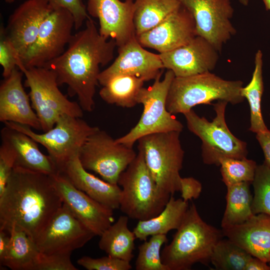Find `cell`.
<instances>
[{"label":"cell","mask_w":270,"mask_h":270,"mask_svg":"<svg viewBox=\"0 0 270 270\" xmlns=\"http://www.w3.org/2000/svg\"><path fill=\"white\" fill-rule=\"evenodd\" d=\"M252 184L254 191L252 204V213L270 215V168L264 162L258 165Z\"/></svg>","instance_id":"35"},{"label":"cell","mask_w":270,"mask_h":270,"mask_svg":"<svg viewBox=\"0 0 270 270\" xmlns=\"http://www.w3.org/2000/svg\"><path fill=\"white\" fill-rule=\"evenodd\" d=\"M70 252H40L34 270H77L71 261Z\"/></svg>","instance_id":"36"},{"label":"cell","mask_w":270,"mask_h":270,"mask_svg":"<svg viewBox=\"0 0 270 270\" xmlns=\"http://www.w3.org/2000/svg\"><path fill=\"white\" fill-rule=\"evenodd\" d=\"M55 8H64L72 15L74 29L78 30L84 22L90 18L86 6L82 0H48Z\"/></svg>","instance_id":"39"},{"label":"cell","mask_w":270,"mask_h":270,"mask_svg":"<svg viewBox=\"0 0 270 270\" xmlns=\"http://www.w3.org/2000/svg\"><path fill=\"white\" fill-rule=\"evenodd\" d=\"M268 264L270 265V262L268 263Z\"/></svg>","instance_id":"48"},{"label":"cell","mask_w":270,"mask_h":270,"mask_svg":"<svg viewBox=\"0 0 270 270\" xmlns=\"http://www.w3.org/2000/svg\"><path fill=\"white\" fill-rule=\"evenodd\" d=\"M10 242L0 264L12 270H34L40 253L36 243L22 230L10 228Z\"/></svg>","instance_id":"27"},{"label":"cell","mask_w":270,"mask_h":270,"mask_svg":"<svg viewBox=\"0 0 270 270\" xmlns=\"http://www.w3.org/2000/svg\"><path fill=\"white\" fill-rule=\"evenodd\" d=\"M249 182H241L227 186L226 206L221 226L241 224L254 214L252 210V196Z\"/></svg>","instance_id":"30"},{"label":"cell","mask_w":270,"mask_h":270,"mask_svg":"<svg viewBox=\"0 0 270 270\" xmlns=\"http://www.w3.org/2000/svg\"><path fill=\"white\" fill-rule=\"evenodd\" d=\"M0 32V64L3 68L2 76L6 78L22 60L7 37L4 26H1Z\"/></svg>","instance_id":"38"},{"label":"cell","mask_w":270,"mask_h":270,"mask_svg":"<svg viewBox=\"0 0 270 270\" xmlns=\"http://www.w3.org/2000/svg\"><path fill=\"white\" fill-rule=\"evenodd\" d=\"M256 138L264 154V162L270 168V130L256 133Z\"/></svg>","instance_id":"42"},{"label":"cell","mask_w":270,"mask_h":270,"mask_svg":"<svg viewBox=\"0 0 270 270\" xmlns=\"http://www.w3.org/2000/svg\"><path fill=\"white\" fill-rule=\"evenodd\" d=\"M262 1L264 4L266 9L267 10H270V0H262Z\"/></svg>","instance_id":"45"},{"label":"cell","mask_w":270,"mask_h":270,"mask_svg":"<svg viewBox=\"0 0 270 270\" xmlns=\"http://www.w3.org/2000/svg\"><path fill=\"white\" fill-rule=\"evenodd\" d=\"M243 82L224 80L212 72L186 77L174 76L166 100L167 110L172 114H184L198 104H210L224 100L232 104L242 102Z\"/></svg>","instance_id":"4"},{"label":"cell","mask_w":270,"mask_h":270,"mask_svg":"<svg viewBox=\"0 0 270 270\" xmlns=\"http://www.w3.org/2000/svg\"><path fill=\"white\" fill-rule=\"evenodd\" d=\"M10 242V234L5 230H0V262L5 258Z\"/></svg>","instance_id":"44"},{"label":"cell","mask_w":270,"mask_h":270,"mask_svg":"<svg viewBox=\"0 0 270 270\" xmlns=\"http://www.w3.org/2000/svg\"><path fill=\"white\" fill-rule=\"evenodd\" d=\"M94 236L63 203L35 243L40 252H72Z\"/></svg>","instance_id":"14"},{"label":"cell","mask_w":270,"mask_h":270,"mask_svg":"<svg viewBox=\"0 0 270 270\" xmlns=\"http://www.w3.org/2000/svg\"><path fill=\"white\" fill-rule=\"evenodd\" d=\"M18 67L25 76L24 84L30 90L32 107L44 132L52 128L62 115L82 117L79 104L70 100L59 90L54 71L44 67L26 68L22 62Z\"/></svg>","instance_id":"7"},{"label":"cell","mask_w":270,"mask_h":270,"mask_svg":"<svg viewBox=\"0 0 270 270\" xmlns=\"http://www.w3.org/2000/svg\"><path fill=\"white\" fill-rule=\"evenodd\" d=\"M144 82V80L133 76H116L102 86L100 96L108 104L131 108L138 104V96Z\"/></svg>","instance_id":"28"},{"label":"cell","mask_w":270,"mask_h":270,"mask_svg":"<svg viewBox=\"0 0 270 270\" xmlns=\"http://www.w3.org/2000/svg\"><path fill=\"white\" fill-rule=\"evenodd\" d=\"M58 173L96 200L114 210L120 208L122 191L120 186L100 179L88 172L82 166L79 156L61 166Z\"/></svg>","instance_id":"24"},{"label":"cell","mask_w":270,"mask_h":270,"mask_svg":"<svg viewBox=\"0 0 270 270\" xmlns=\"http://www.w3.org/2000/svg\"><path fill=\"white\" fill-rule=\"evenodd\" d=\"M167 240L166 234H156L140 245L135 262L136 270H168L162 262L160 252L162 245Z\"/></svg>","instance_id":"34"},{"label":"cell","mask_w":270,"mask_h":270,"mask_svg":"<svg viewBox=\"0 0 270 270\" xmlns=\"http://www.w3.org/2000/svg\"><path fill=\"white\" fill-rule=\"evenodd\" d=\"M180 132L148 134L138 140V150L158 186L171 196L180 192L184 152Z\"/></svg>","instance_id":"8"},{"label":"cell","mask_w":270,"mask_h":270,"mask_svg":"<svg viewBox=\"0 0 270 270\" xmlns=\"http://www.w3.org/2000/svg\"><path fill=\"white\" fill-rule=\"evenodd\" d=\"M54 8L48 0H26L10 16L5 32L22 60L35 42L43 21Z\"/></svg>","instance_id":"20"},{"label":"cell","mask_w":270,"mask_h":270,"mask_svg":"<svg viewBox=\"0 0 270 270\" xmlns=\"http://www.w3.org/2000/svg\"><path fill=\"white\" fill-rule=\"evenodd\" d=\"M220 166L222 180L227 187L241 182L252 184L258 165L247 158H224L220 160Z\"/></svg>","instance_id":"33"},{"label":"cell","mask_w":270,"mask_h":270,"mask_svg":"<svg viewBox=\"0 0 270 270\" xmlns=\"http://www.w3.org/2000/svg\"><path fill=\"white\" fill-rule=\"evenodd\" d=\"M223 236L222 230L202 219L192 203L172 240L164 247L162 262L168 270H189L197 263L208 266Z\"/></svg>","instance_id":"3"},{"label":"cell","mask_w":270,"mask_h":270,"mask_svg":"<svg viewBox=\"0 0 270 270\" xmlns=\"http://www.w3.org/2000/svg\"><path fill=\"white\" fill-rule=\"evenodd\" d=\"M62 204L52 175L14 167L0 195V230L17 228L35 242Z\"/></svg>","instance_id":"1"},{"label":"cell","mask_w":270,"mask_h":270,"mask_svg":"<svg viewBox=\"0 0 270 270\" xmlns=\"http://www.w3.org/2000/svg\"><path fill=\"white\" fill-rule=\"evenodd\" d=\"M15 166V158L5 146H0V195L4 192Z\"/></svg>","instance_id":"40"},{"label":"cell","mask_w":270,"mask_h":270,"mask_svg":"<svg viewBox=\"0 0 270 270\" xmlns=\"http://www.w3.org/2000/svg\"><path fill=\"white\" fill-rule=\"evenodd\" d=\"M192 15L197 36L218 52L236 33L231 20L234 9L230 0H178Z\"/></svg>","instance_id":"13"},{"label":"cell","mask_w":270,"mask_h":270,"mask_svg":"<svg viewBox=\"0 0 270 270\" xmlns=\"http://www.w3.org/2000/svg\"><path fill=\"white\" fill-rule=\"evenodd\" d=\"M16 0H4V1L6 2H8V3H12V2H14Z\"/></svg>","instance_id":"47"},{"label":"cell","mask_w":270,"mask_h":270,"mask_svg":"<svg viewBox=\"0 0 270 270\" xmlns=\"http://www.w3.org/2000/svg\"><path fill=\"white\" fill-rule=\"evenodd\" d=\"M23 74L16 68L0 85V121L14 122L42 130L40 120L22 86Z\"/></svg>","instance_id":"21"},{"label":"cell","mask_w":270,"mask_h":270,"mask_svg":"<svg viewBox=\"0 0 270 270\" xmlns=\"http://www.w3.org/2000/svg\"><path fill=\"white\" fill-rule=\"evenodd\" d=\"M86 10L99 20V32L123 46L136 38L134 22V0H88Z\"/></svg>","instance_id":"15"},{"label":"cell","mask_w":270,"mask_h":270,"mask_svg":"<svg viewBox=\"0 0 270 270\" xmlns=\"http://www.w3.org/2000/svg\"><path fill=\"white\" fill-rule=\"evenodd\" d=\"M189 208L188 202L172 196L162 210L156 216L145 220H139L133 229L137 239L146 240L148 236L166 234L180 226Z\"/></svg>","instance_id":"25"},{"label":"cell","mask_w":270,"mask_h":270,"mask_svg":"<svg viewBox=\"0 0 270 270\" xmlns=\"http://www.w3.org/2000/svg\"><path fill=\"white\" fill-rule=\"evenodd\" d=\"M74 20L64 8H54L42 24L37 38L22 60L26 68L44 67L60 56L72 36Z\"/></svg>","instance_id":"12"},{"label":"cell","mask_w":270,"mask_h":270,"mask_svg":"<svg viewBox=\"0 0 270 270\" xmlns=\"http://www.w3.org/2000/svg\"><path fill=\"white\" fill-rule=\"evenodd\" d=\"M263 92L262 54L260 50H258L255 54L254 68L252 79L248 84L241 89V94L247 100L250 108L249 130L256 134L268 130L262 114L261 100Z\"/></svg>","instance_id":"31"},{"label":"cell","mask_w":270,"mask_h":270,"mask_svg":"<svg viewBox=\"0 0 270 270\" xmlns=\"http://www.w3.org/2000/svg\"><path fill=\"white\" fill-rule=\"evenodd\" d=\"M228 102L218 100L214 104L216 116L212 122L200 116L192 109L184 114L188 130L202 140V157L204 164L220 166L224 158H246L247 144L234 136L225 119Z\"/></svg>","instance_id":"6"},{"label":"cell","mask_w":270,"mask_h":270,"mask_svg":"<svg viewBox=\"0 0 270 270\" xmlns=\"http://www.w3.org/2000/svg\"><path fill=\"white\" fill-rule=\"evenodd\" d=\"M134 22L136 36L158 24L178 8V0H135Z\"/></svg>","instance_id":"29"},{"label":"cell","mask_w":270,"mask_h":270,"mask_svg":"<svg viewBox=\"0 0 270 270\" xmlns=\"http://www.w3.org/2000/svg\"><path fill=\"white\" fill-rule=\"evenodd\" d=\"M202 190V185L198 180L192 177L182 178L180 192L182 198L185 202L198 198Z\"/></svg>","instance_id":"41"},{"label":"cell","mask_w":270,"mask_h":270,"mask_svg":"<svg viewBox=\"0 0 270 270\" xmlns=\"http://www.w3.org/2000/svg\"><path fill=\"white\" fill-rule=\"evenodd\" d=\"M196 36L192 15L181 5L156 26L136 37L144 48L161 54L188 44Z\"/></svg>","instance_id":"18"},{"label":"cell","mask_w":270,"mask_h":270,"mask_svg":"<svg viewBox=\"0 0 270 270\" xmlns=\"http://www.w3.org/2000/svg\"><path fill=\"white\" fill-rule=\"evenodd\" d=\"M219 52L204 38L196 36L188 44L159 54L164 68L176 77L211 72L216 66Z\"/></svg>","instance_id":"19"},{"label":"cell","mask_w":270,"mask_h":270,"mask_svg":"<svg viewBox=\"0 0 270 270\" xmlns=\"http://www.w3.org/2000/svg\"><path fill=\"white\" fill-rule=\"evenodd\" d=\"M252 256L228 238H222L215 246L210 263L218 270H245Z\"/></svg>","instance_id":"32"},{"label":"cell","mask_w":270,"mask_h":270,"mask_svg":"<svg viewBox=\"0 0 270 270\" xmlns=\"http://www.w3.org/2000/svg\"><path fill=\"white\" fill-rule=\"evenodd\" d=\"M1 144L15 158L14 167L54 175L58 168L49 155L43 154L38 142L24 133L6 126L1 130Z\"/></svg>","instance_id":"23"},{"label":"cell","mask_w":270,"mask_h":270,"mask_svg":"<svg viewBox=\"0 0 270 270\" xmlns=\"http://www.w3.org/2000/svg\"><path fill=\"white\" fill-rule=\"evenodd\" d=\"M118 50L114 61L99 74L98 83L102 86L116 76H133L146 82L155 80L162 74L164 68L159 54L144 49L136 37Z\"/></svg>","instance_id":"17"},{"label":"cell","mask_w":270,"mask_h":270,"mask_svg":"<svg viewBox=\"0 0 270 270\" xmlns=\"http://www.w3.org/2000/svg\"><path fill=\"white\" fill-rule=\"evenodd\" d=\"M118 184L122 187L120 210L128 218L145 220L158 214L170 196L154 182L142 152L120 174Z\"/></svg>","instance_id":"5"},{"label":"cell","mask_w":270,"mask_h":270,"mask_svg":"<svg viewBox=\"0 0 270 270\" xmlns=\"http://www.w3.org/2000/svg\"></svg>","instance_id":"49"},{"label":"cell","mask_w":270,"mask_h":270,"mask_svg":"<svg viewBox=\"0 0 270 270\" xmlns=\"http://www.w3.org/2000/svg\"><path fill=\"white\" fill-rule=\"evenodd\" d=\"M222 228L224 236L252 256L270 262V215L254 214L241 224Z\"/></svg>","instance_id":"22"},{"label":"cell","mask_w":270,"mask_h":270,"mask_svg":"<svg viewBox=\"0 0 270 270\" xmlns=\"http://www.w3.org/2000/svg\"><path fill=\"white\" fill-rule=\"evenodd\" d=\"M116 46L114 40L100 34L90 17L85 27L72 35L66 50L44 67L54 71L58 85L66 84L69 95L76 96L83 110L90 112L94 107L100 68L113 59Z\"/></svg>","instance_id":"2"},{"label":"cell","mask_w":270,"mask_h":270,"mask_svg":"<svg viewBox=\"0 0 270 270\" xmlns=\"http://www.w3.org/2000/svg\"><path fill=\"white\" fill-rule=\"evenodd\" d=\"M52 176L63 203L96 236H100L113 223L114 210L78 189L60 173Z\"/></svg>","instance_id":"16"},{"label":"cell","mask_w":270,"mask_h":270,"mask_svg":"<svg viewBox=\"0 0 270 270\" xmlns=\"http://www.w3.org/2000/svg\"><path fill=\"white\" fill-rule=\"evenodd\" d=\"M239 2L244 6L248 5L250 0H238Z\"/></svg>","instance_id":"46"},{"label":"cell","mask_w":270,"mask_h":270,"mask_svg":"<svg viewBox=\"0 0 270 270\" xmlns=\"http://www.w3.org/2000/svg\"><path fill=\"white\" fill-rule=\"evenodd\" d=\"M161 76L154 80L151 86L141 88L137 98L138 104L143 106L140 118L126 134L116 139V142L132 148L140 138L148 134L182 131V124L166 107L167 96L174 74L168 70L162 80Z\"/></svg>","instance_id":"9"},{"label":"cell","mask_w":270,"mask_h":270,"mask_svg":"<svg viewBox=\"0 0 270 270\" xmlns=\"http://www.w3.org/2000/svg\"><path fill=\"white\" fill-rule=\"evenodd\" d=\"M128 222L127 216H120L100 236L98 246L108 256L130 262L136 238L129 229Z\"/></svg>","instance_id":"26"},{"label":"cell","mask_w":270,"mask_h":270,"mask_svg":"<svg viewBox=\"0 0 270 270\" xmlns=\"http://www.w3.org/2000/svg\"><path fill=\"white\" fill-rule=\"evenodd\" d=\"M4 124L24 133L43 146L58 170L66 162L79 156L87 138L99 128L90 126L82 118L66 114L60 116L52 128L42 134L36 133L30 127L18 123L6 122Z\"/></svg>","instance_id":"10"},{"label":"cell","mask_w":270,"mask_h":270,"mask_svg":"<svg viewBox=\"0 0 270 270\" xmlns=\"http://www.w3.org/2000/svg\"><path fill=\"white\" fill-rule=\"evenodd\" d=\"M78 265L88 270H130V262L110 256L100 258L84 256L77 260Z\"/></svg>","instance_id":"37"},{"label":"cell","mask_w":270,"mask_h":270,"mask_svg":"<svg viewBox=\"0 0 270 270\" xmlns=\"http://www.w3.org/2000/svg\"><path fill=\"white\" fill-rule=\"evenodd\" d=\"M132 148L116 142L98 128L82 146L79 158L83 167L98 174L103 180L118 184L120 174L136 158Z\"/></svg>","instance_id":"11"},{"label":"cell","mask_w":270,"mask_h":270,"mask_svg":"<svg viewBox=\"0 0 270 270\" xmlns=\"http://www.w3.org/2000/svg\"><path fill=\"white\" fill-rule=\"evenodd\" d=\"M245 270H270V265L259 258L252 256L247 263Z\"/></svg>","instance_id":"43"}]
</instances>
